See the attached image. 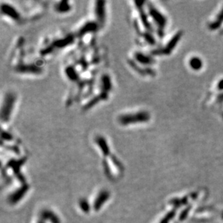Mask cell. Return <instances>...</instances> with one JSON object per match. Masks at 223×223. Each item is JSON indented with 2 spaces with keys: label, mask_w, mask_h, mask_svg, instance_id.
<instances>
[{
  "label": "cell",
  "mask_w": 223,
  "mask_h": 223,
  "mask_svg": "<svg viewBox=\"0 0 223 223\" xmlns=\"http://www.w3.org/2000/svg\"><path fill=\"white\" fill-rule=\"evenodd\" d=\"M25 161H26V159L23 158V159L19 160H12L9 161V163L7 165V166L9 167V168H12V170H13L14 173L16 176V177L17 178V179L20 181L21 183H26V180H25V177L23 176L20 173V166L23 164H24Z\"/></svg>",
  "instance_id": "7a4b0ae2"
},
{
  "label": "cell",
  "mask_w": 223,
  "mask_h": 223,
  "mask_svg": "<svg viewBox=\"0 0 223 223\" xmlns=\"http://www.w3.org/2000/svg\"><path fill=\"white\" fill-rule=\"evenodd\" d=\"M201 62L199 59H194L193 60L191 61V66L194 69H199V67L201 66Z\"/></svg>",
  "instance_id": "ba28073f"
},
{
  "label": "cell",
  "mask_w": 223,
  "mask_h": 223,
  "mask_svg": "<svg viewBox=\"0 0 223 223\" xmlns=\"http://www.w3.org/2000/svg\"><path fill=\"white\" fill-rule=\"evenodd\" d=\"M173 216H174V212H170V213L168 214V215L165 216L164 218L163 219V220H162L160 223H168L169 221H170V219H171Z\"/></svg>",
  "instance_id": "9c48e42d"
},
{
  "label": "cell",
  "mask_w": 223,
  "mask_h": 223,
  "mask_svg": "<svg viewBox=\"0 0 223 223\" xmlns=\"http://www.w3.org/2000/svg\"><path fill=\"white\" fill-rule=\"evenodd\" d=\"M110 197V193L108 191L106 190H102V191H100L98 197L95 199L94 205H93V207L95 211H98L100 210V209L101 208V206L103 205L106 201H108V199Z\"/></svg>",
  "instance_id": "277c9868"
},
{
  "label": "cell",
  "mask_w": 223,
  "mask_h": 223,
  "mask_svg": "<svg viewBox=\"0 0 223 223\" xmlns=\"http://www.w3.org/2000/svg\"><path fill=\"white\" fill-rule=\"evenodd\" d=\"M99 4L100 2H98L96 8V14L100 20H103L104 17H105V10H104L103 5H100Z\"/></svg>",
  "instance_id": "52a82bcc"
},
{
  "label": "cell",
  "mask_w": 223,
  "mask_h": 223,
  "mask_svg": "<svg viewBox=\"0 0 223 223\" xmlns=\"http://www.w3.org/2000/svg\"><path fill=\"white\" fill-rule=\"evenodd\" d=\"M38 223H45V222H44V221H39V222Z\"/></svg>",
  "instance_id": "8fae6325"
},
{
  "label": "cell",
  "mask_w": 223,
  "mask_h": 223,
  "mask_svg": "<svg viewBox=\"0 0 223 223\" xmlns=\"http://www.w3.org/2000/svg\"><path fill=\"white\" fill-rule=\"evenodd\" d=\"M79 206H80L81 209L85 213L89 212L90 209V206L87 200H86L85 199H82L79 201Z\"/></svg>",
  "instance_id": "8992f818"
},
{
  "label": "cell",
  "mask_w": 223,
  "mask_h": 223,
  "mask_svg": "<svg viewBox=\"0 0 223 223\" xmlns=\"http://www.w3.org/2000/svg\"><path fill=\"white\" fill-rule=\"evenodd\" d=\"M29 188L30 186H28V184H26V183L23 184L20 188H18L17 190H16L15 192H13V193L8 198L9 202L11 204H17V203L20 200H21L23 198V197L26 195V194L27 193V191H28Z\"/></svg>",
  "instance_id": "3957f363"
},
{
  "label": "cell",
  "mask_w": 223,
  "mask_h": 223,
  "mask_svg": "<svg viewBox=\"0 0 223 223\" xmlns=\"http://www.w3.org/2000/svg\"><path fill=\"white\" fill-rule=\"evenodd\" d=\"M148 118V114L145 112H137L122 115L118 118V121L122 125H130L139 122H144L147 121Z\"/></svg>",
  "instance_id": "6da1fadb"
},
{
  "label": "cell",
  "mask_w": 223,
  "mask_h": 223,
  "mask_svg": "<svg viewBox=\"0 0 223 223\" xmlns=\"http://www.w3.org/2000/svg\"><path fill=\"white\" fill-rule=\"evenodd\" d=\"M151 12H152V16H153L154 18H156V17H158L159 16H160V14L157 12L158 11H155V10H152ZM158 21H159V23H160V25L163 24V19L158 18Z\"/></svg>",
  "instance_id": "30bf717a"
},
{
  "label": "cell",
  "mask_w": 223,
  "mask_h": 223,
  "mask_svg": "<svg viewBox=\"0 0 223 223\" xmlns=\"http://www.w3.org/2000/svg\"><path fill=\"white\" fill-rule=\"evenodd\" d=\"M41 217L42 219L48 221L51 223H61V220L58 216L49 209L43 210L41 213Z\"/></svg>",
  "instance_id": "5b68a950"
}]
</instances>
